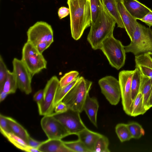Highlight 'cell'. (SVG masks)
Masks as SVG:
<instances>
[{
  "instance_id": "3957f363",
  "label": "cell",
  "mask_w": 152,
  "mask_h": 152,
  "mask_svg": "<svg viewBox=\"0 0 152 152\" xmlns=\"http://www.w3.org/2000/svg\"><path fill=\"white\" fill-rule=\"evenodd\" d=\"M124 48L126 53L135 56L152 53L151 29L137 22L130 43Z\"/></svg>"
},
{
  "instance_id": "7402d4cb",
  "label": "cell",
  "mask_w": 152,
  "mask_h": 152,
  "mask_svg": "<svg viewBox=\"0 0 152 152\" xmlns=\"http://www.w3.org/2000/svg\"><path fill=\"white\" fill-rule=\"evenodd\" d=\"M6 118L11 132L26 142L30 136L27 130L12 118L6 116Z\"/></svg>"
},
{
  "instance_id": "b9f144b4",
  "label": "cell",
  "mask_w": 152,
  "mask_h": 152,
  "mask_svg": "<svg viewBox=\"0 0 152 152\" xmlns=\"http://www.w3.org/2000/svg\"><path fill=\"white\" fill-rule=\"evenodd\" d=\"M24 151L28 152H40L38 149L35 148L28 145Z\"/></svg>"
},
{
  "instance_id": "8992f818",
  "label": "cell",
  "mask_w": 152,
  "mask_h": 152,
  "mask_svg": "<svg viewBox=\"0 0 152 152\" xmlns=\"http://www.w3.org/2000/svg\"><path fill=\"white\" fill-rule=\"evenodd\" d=\"M33 76L47 67V61L35 47L27 42L22 48L21 59Z\"/></svg>"
},
{
  "instance_id": "cb8c5ba5",
  "label": "cell",
  "mask_w": 152,
  "mask_h": 152,
  "mask_svg": "<svg viewBox=\"0 0 152 152\" xmlns=\"http://www.w3.org/2000/svg\"><path fill=\"white\" fill-rule=\"evenodd\" d=\"M131 85V98L133 102L140 92L141 83V72L138 67H135Z\"/></svg>"
},
{
  "instance_id": "d4e9b609",
  "label": "cell",
  "mask_w": 152,
  "mask_h": 152,
  "mask_svg": "<svg viewBox=\"0 0 152 152\" xmlns=\"http://www.w3.org/2000/svg\"><path fill=\"white\" fill-rule=\"evenodd\" d=\"M132 108L131 116L135 117L143 115L147 111L145 108L142 93L140 92L132 103Z\"/></svg>"
},
{
  "instance_id": "9c48e42d",
  "label": "cell",
  "mask_w": 152,
  "mask_h": 152,
  "mask_svg": "<svg viewBox=\"0 0 152 152\" xmlns=\"http://www.w3.org/2000/svg\"><path fill=\"white\" fill-rule=\"evenodd\" d=\"M52 115L65 127L70 135H77L87 128L82 121L78 112L69 109L61 113H54Z\"/></svg>"
},
{
  "instance_id": "6da1fadb",
  "label": "cell",
  "mask_w": 152,
  "mask_h": 152,
  "mask_svg": "<svg viewBox=\"0 0 152 152\" xmlns=\"http://www.w3.org/2000/svg\"><path fill=\"white\" fill-rule=\"evenodd\" d=\"M67 4L70 11L72 36L77 40L91 24L90 0H67Z\"/></svg>"
},
{
  "instance_id": "30bf717a",
  "label": "cell",
  "mask_w": 152,
  "mask_h": 152,
  "mask_svg": "<svg viewBox=\"0 0 152 152\" xmlns=\"http://www.w3.org/2000/svg\"><path fill=\"white\" fill-rule=\"evenodd\" d=\"M134 71V70H123L120 72L118 75L123 109L125 113L130 116L132 108L131 85Z\"/></svg>"
},
{
  "instance_id": "8fae6325",
  "label": "cell",
  "mask_w": 152,
  "mask_h": 152,
  "mask_svg": "<svg viewBox=\"0 0 152 152\" xmlns=\"http://www.w3.org/2000/svg\"><path fill=\"white\" fill-rule=\"evenodd\" d=\"M98 83L101 92L112 105H116L119 103L121 92L118 80L112 76H107L100 79Z\"/></svg>"
},
{
  "instance_id": "277c9868",
  "label": "cell",
  "mask_w": 152,
  "mask_h": 152,
  "mask_svg": "<svg viewBox=\"0 0 152 152\" xmlns=\"http://www.w3.org/2000/svg\"><path fill=\"white\" fill-rule=\"evenodd\" d=\"M92 82L80 77L76 84L63 99L62 101L69 109L80 113L83 111V106L87 96L89 94Z\"/></svg>"
},
{
  "instance_id": "836d02e7",
  "label": "cell",
  "mask_w": 152,
  "mask_h": 152,
  "mask_svg": "<svg viewBox=\"0 0 152 152\" xmlns=\"http://www.w3.org/2000/svg\"><path fill=\"white\" fill-rule=\"evenodd\" d=\"M1 55L0 56V92L2 90L8 71Z\"/></svg>"
},
{
  "instance_id": "52a82bcc",
  "label": "cell",
  "mask_w": 152,
  "mask_h": 152,
  "mask_svg": "<svg viewBox=\"0 0 152 152\" xmlns=\"http://www.w3.org/2000/svg\"><path fill=\"white\" fill-rule=\"evenodd\" d=\"M59 81L56 76H53L48 81L43 89V99L37 103L39 115L45 116L51 115L54 113V102L59 86Z\"/></svg>"
},
{
  "instance_id": "2e32d148",
  "label": "cell",
  "mask_w": 152,
  "mask_h": 152,
  "mask_svg": "<svg viewBox=\"0 0 152 152\" xmlns=\"http://www.w3.org/2000/svg\"><path fill=\"white\" fill-rule=\"evenodd\" d=\"M38 149L40 152H72L61 139H48L42 141Z\"/></svg>"
},
{
  "instance_id": "60d3db41",
  "label": "cell",
  "mask_w": 152,
  "mask_h": 152,
  "mask_svg": "<svg viewBox=\"0 0 152 152\" xmlns=\"http://www.w3.org/2000/svg\"><path fill=\"white\" fill-rule=\"evenodd\" d=\"M50 45L47 42H45L40 43L35 46L38 52L41 54L46 49H47Z\"/></svg>"
},
{
  "instance_id": "e575fe53",
  "label": "cell",
  "mask_w": 152,
  "mask_h": 152,
  "mask_svg": "<svg viewBox=\"0 0 152 152\" xmlns=\"http://www.w3.org/2000/svg\"><path fill=\"white\" fill-rule=\"evenodd\" d=\"M0 132H11L8 125L6 116L0 114Z\"/></svg>"
},
{
  "instance_id": "ac0fdd59",
  "label": "cell",
  "mask_w": 152,
  "mask_h": 152,
  "mask_svg": "<svg viewBox=\"0 0 152 152\" xmlns=\"http://www.w3.org/2000/svg\"><path fill=\"white\" fill-rule=\"evenodd\" d=\"M135 67H138L141 73L152 79V59L148 53L135 56Z\"/></svg>"
},
{
  "instance_id": "4dcf8cb0",
  "label": "cell",
  "mask_w": 152,
  "mask_h": 152,
  "mask_svg": "<svg viewBox=\"0 0 152 152\" xmlns=\"http://www.w3.org/2000/svg\"><path fill=\"white\" fill-rule=\"evenodd\" d=\"M127 125L132 138L138 139L144 135L145 131L142 126L137 123L132 122Z\"/></svg>"
},
{
  "instance_id": "603a6c76",
  "label": "cell",
  "mask_w": 152,
  "mask_h": 152,
  "mask_svg": "<svg viewBox=\"0 0 152 152\" xmlns=\"http://www.w3.org/2000/svg\"><path fill=\"white\" fill-rule=\"evenodd\" d=\"M18 88L17 80L14 73L8 70L2 90L9 94L15 93Z\"/></svg>"
},
{
  "instance_id": "7a4b0ae2",
  "label": "cell",
  "mask_w": 152,
  "mask_h": 152,
  "mask_svg": "<svg viewBox=\"0 0 152 152\" xmlns=\"http://www.w3.org/2000/svg\"><path fill=\"white\" fill-rule=\"evenodd\" d=\"M116 23L107 13L103 6L95 23H91L87 40L92 48L100 49L102 42L113 35Z\"/></svg>"
},
{
  "instance_id": "4316f807",
  "label": "cell",
  "mask_w": 152,
  "mask_h": 152,
  "mask_svg": "<svg viewBox=\"0 0 152 152\" xmlns=\"http://www.w3.org/2000/svg\"><path fill=\"white\" fill-rule=\"evenodd\" d=\"M80 77V76H79L73 82L63 88H61L59 86L54 100V107L58 103L62 101L66 95L77 82Z\"/></svg>"
},
{
  "instance_id": "f1b7e54d",
  "label": "cell",
  "mask_w": 152,
  "mask_h": 152,
  "mask_svg": "<svg viewBox=\"0 0 152 152\" xmlns=\"http://www.w3.org/2000/svg\"><path fill=\"white\" fill-rule=\"evenodd\" d=\"M64 145L72 152H90L79 139L74 141H64Z\"/></svg>"
},
{
  "instance_id": "f546056e",
  "label": "cell",
  "mask_w": 152,
  "mask_h": 152,
  "mask_svg": "<svg viewBox=\"0 0 152 152\" xmlns=\"http://www.w3.org/2000/svg\"><path fill=\"white\" fill-rule=\"evenodd\" d=\"M109 141L106 136L102 135L97 140L95 145L94 152H109Z\"/></svg>"
},
{
  "instance_id": "e0dca14e",
  "label": "cell",
  "mask_w": 152,
  "mask_h": 152,
  "mask_svg": "<svg viewBox=\"0 0 152 152\" xmlns=\"http://www.w3.org/2000/svg\"><path fill=\"white\" fill-rule=\"evenodd\" d=\"M76 135L90 152H94V147L97 139L102 135L92 131L87 128L81 131Z\"/></svg>"
},
{
  "instance_id": "44dd1931",
  "label": "cell",
  "mask_w": 152,
  "mask_h": 152,
  "mask_svg": "<svg viewBox=\"0 0 152 152\" xmlns=\"http://www.w3.org/2000/svg\"><path fill=\"white\" fill-rule=\"evenodd\" d=\"M152 90V79L141 72V83L140 92L143 95L144 106L147 111V102Z\"/></svg>"
},
{
  "instance_id": "ba28073f",
  "label": "cell",
  "mask_w": 152,
  "mask_h": 152,
  "mask_svg": "<svg viewBox=\"0 0 152 152\" xmlns=\"http://www.w3.org/2000/svg\"><path fill=\"white\" fill-rule=\"evenodd\" d=\"M27 42L35 46L47 42L50 45L53 42V31L47 23L38 21L28 28L27 32Z\"/></svg>"
},
{
  "instance_id": "ee69618b",
  "label": "cell",
  "mask_w": 152,
  "mask_h": 152,
  "mask_svg": "<svg viewBox=\"0 0 152 152\" xmlns=\"http://www.w3.org/2000/svg\"><path fill=\"white\" fill-rule=\"evenodd\" d=\"M151 107H152V90L147 102V110H148Z\"/></svg>"
},
{
  "instance_id": "bcb514c9",
  "label": "cell",
  "mask_w": 152,
  "mask_h": 152,
  "mask_svg": "<svg viewBox=\"0 0 152 152\" xmlns=\"http://www.w3.org/2000/svg\"><path fill=\"white\" fill-rule=\"evenodd\" d=\"M121 1H122V0H121Z\"/></svg>"
},
{
  "instance_id": "f6af8a7d",
  "label": "cell",
  "mask_w": 152,
  "mask_h": 152,
  "mask_svg": "<svg viewBox=\"0 0 152 152\" xmlns=\"http://www.w3.org/2000/svg\"><path fill=\"white\" fill-rule=\"evenodd\" d=\"M147 53H148L150 56V57H151V58L152 59V53L149 52Z\"/></svg>"
},
{
  "instance_id": "5bb4252c",
  "label": "cell",
  "mask_w": 152,
  "mask_h": 152,
  "mask_svg": "<svg viewBox=\"0 0 152 152\" xmlns=\"http://www.w3.org/2000/svg\"><path fill=\"white\" fill-rule=\"evenodd\" d=\"M115 1L124 28L131 40L137 22L127 10L121 0Z\"/></svg>"
},
{
  "instance_id": "d590c367",
  "label": "cell",
  "mask_w": 152,
  "mask_h": 152,
  "mask_svg": "<svg viewBox=\"0 0 152 152\" xmlns=\"http://www.w3.org/2000/svg\"><path fill=\"white\" fill-rule=\"evenodd\" d=\"M69 109L67 105L62 101L58 103L55 107V113H61L66 112Z\"/></svg>"
},
{
  "instance_id": "484cf974",
  "label": "cell",
  "mask_w": 152,
  "mask_h": 152,
  "mask_svg": "<svg viewBox=\"0 0 152 152\" xmlns=\"http://www.w3.org/2000/svg\"><path fill=\"white\" fill-rule=\"evenodd\" d=\"M7 139L17 148L24 151L28 145L23 139L12 132H1Z\"/></svg>"
},
{
  "instance_id": "f35d334b",
  "label": "cell",
  "mask_w": 152,
  "mask_h": 152,
  "mask_svg": "<svg viewBox=\"0 0 152 152\" xmlns=\"http://www.w3.org/2000/svg\"><path fill=\"white\" fill-rule=\"evenodd\" d=\"M140 20L150 27L152 26V10H151L147 15Z\"/></svg>"
},
{
  "instance_id": "d6a6232c",
  "label": "cell",
  "mask_w": 152,
  "mask_h": 152,
  "mask_svg": "<svg viewBox=\"0 0 152 152\" xmlns=\"http://www.w3.org/2000/svg\"><path fill=\"white\" fill-rule=\"evenodd\" d=\"M90 2L93 23L96 20L102 5L101 0H90Z\"/></svg>"
},
{
  "instance_id": "83f0119b",
  "label": "cell",
  "mask_w": 152,
  "mask_h": 152,
  "mask_svg": "<svg viewBox=\"0 0 152 152\" xmlns=\"http://www.w3.org/2000/svg\"><path fill=\"white\" fill-rule=\"evenodd\" d=\"M115 131L120 141L122 142L129 140L132 138L127 124L124 123L117 124L115 127Z\"/></svg>"
},
{
  "instance_id": "d6986e66",
  "label": "cell",
  "mask_w": 152,
  "mask_h": 152,
  "mask_svg": "<svg viewBox=\"0 0 152 152\" xmlns=\"http://www.w3.org/2000/svg\"><path fill=\"white\" fill-rule=\"evenodd\" d=\"M99 107L98 102L94 97H91L88 94L87 96L84 106V110L90 120L96 127H97V113Z\"/></svg>"
},
{
  "instance_id": "7bdbcfd3",
  "label": "cell",
  "mask_w": 152,
  "mask_h": 152,
  "mask_svg": "<svg viewBox=\"0 0 152 152\" xmlns=\"http://www.w3.org/2000/svg\"><path fill=\"white\" fill-rule=\"evenodd\" d=\"M8 94L3 90L0 92V102H1L6 98Z\"/></svg>"
},
{
  "instance_id": "ab89813d",
  "label": "cell",
  "mask_w": 152,
  "mask_h": 152,
  "mask_svg": "<svg viewBox=\"0 0 152 152\" xmlns=\"http://www.w3.org/2000/svg\"><path fill=\"white\" fill-rule=\"evenodd\" d=\"M43 89H41L37 91L34 95L33 99L37 103L40 102L42 99L43 96Z\"/></svg>"
},
{
  "instance_id": "7c38bea8",
  "label": "cell",
  "mask_w": 152,
  "mask_h": 152,
  "mask_svg": "<svg viewBox=\"0 0 152 152\" xmlns=\"http://www.w3.org/2000/svg\"><path fill=\"white\" fill-rule=\"evenodd\" d=\"M12 63L13 72L16 76L18 88L26 94H29L32 91L33 76L21 60L14 58Z\"/></svg>"
},
{
  "instance_id": "9a60e30c",
  "label": "cell",
  "mask_w": 152,
  "mask_h": 152,
  "mask_svg": "<svg viewBox=\"0 0 152 152\" xmlns=\"http://www.w3.org/2000/svg\"><path fill=\"white\" fill-rule=\"evenodd\" d=\"M124 6L135 19L140 20L151 10L137 0H122Z\"/></svg>"
},
{
  "instance_id": "8d00e7d4",
  "label": "cell",
  "mask_w": 152,
  "mask_h": 152,
  "mask_svg": "<svg viewBox=\"0 0 152 152\" xmlns=\"http://www.w3.org/2000/svg\"><path fill=\"white\" fill-rule=\"evenodd\" d=\"M42 142V141H39L35 140L29 136L26 142L28 145L38 149Z\"/></svg>"
},
{
  "instance_id": "ffe728a7",
  "label": "cell",
  "mask_w": 152,
  "mask_h": 152,
  "mask_svg": "<svg viewBox=\"0 0 152 152\" xmlns=\"http://www.w3.org/2000/svg\"><path fill=\"white\" fill-rule=\"evenodd\" d=\"M102 6L108 15L115 21L118 27L124 28L115 0H101Z\"/></svg>"
},
{
  "instance_id": "74e56055",
  "label": "cell",
  "mask_w": 152,
  "mask_h": 152,
  "mask_svg": "<svg viewBox=\"0 0 152 152\" xmlns=\"http://www.w3.org/2000/svg\"><path fill=\"white\" fill-rule=\"evenodd\" d=\"M58 13L59 18L61 19L69 15L70 13L69 9L66 7H62L59 9Z\"/></svg>"
},
{
  "instance_id": "5b68a950",
  "label": "cell",
  "mask_w": 152,
  "mask_h": 152,
  "mask_svg": "<svg viewBox=\"0 0 152 152\" xmlns=\"http://www.w3.org/2000/svg\"><path fill=\"white\" fill-rule=\"evenodd\" d=\"M100 50L112 67L118 70L124 66L126 57L124 46L120 41L115 38L113 35L103 41Z\"/></svg>"
},
{
  "instance_id": "4fadbf2b",
  "label": "cell",
  "mask_w": 152,
  "mask_h": 152,
  "mask_svg": "<svg viewBox=\"0 0 152 152\" xmlns=\"http://www.w3.org/2000/svg\"><path fill=\"white\" fill-rule=\"evenodd\" d=\"M40 124L48 139H61L70 135L64 126L52 115L44 116Z\"/></svg>"
},
{
  "instance_id": "1f68e13d",
  "label": "cell",
  "mask_w": 152,
  "mask_h": 152,
  "mask_svg": "<svg viewBox=\"0 0 152 152\" xmlns=\"http://www.w3.org/2000/svg\"><path fill=\"white\" fill-rule=\"evenodd\" d=\"M79 75V72L76 71H72L66 73L59 80V87L62 88L69 84L76 78Z\"/></svg>"
}]
</instances>
